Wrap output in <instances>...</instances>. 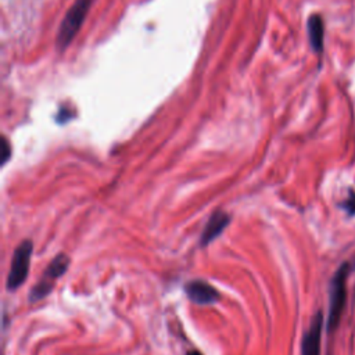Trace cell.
Returning a JSON list of instances; mask_svg holds the SVG:
<instances>
[{
    "label": "cell",
    "instance_id": "obj_1",
    "mask_svg": "<svg viewBox=\"0 0 355 355\" xmlns=\"http://www.w3.org/2000/svg\"><path fill=\"white\" fill-rule=\"evenodd\" d=\"M349 269H351L349 263L343 262L330 280L329 312H327V320H326V326L329 331L336 330L341 320V315L347 302V279L349 275Z\"/></svg>",
    "mask_w": 355,
    "mask_h": 355
},
{
    "label": "cell",
    "instance_id": "obj_2",
    "mask_svg": "<svg viewBox=\"0 0 355 355\" xmlns=\"http://www.w3.org/2000/svg\"><path fill=\"white\" fill-rule=\"evenodd\" d=\"M93 3L94 0H75L73 4L69 7V10L67 11V14L61 21L57 40H55L57 49L60 51L65 50L69 46V43L73 40V37L82 28V24L86 19L87 12L93 6Z\"/></svg>",
    "mask_w": 355,
    "mask_h": 355
},
{
    "label": "cell",
    "instance_id": "obj_3",
    "mask_svg": "<svg viewBox=\"0 0 355 355\" xmlns=\"http://www.w3.org/2000/svg\"><path fill=\"white\" fill-rule=\"evenodd\" d=\"M68 266H69V258L65 254H58L57 257H54L53 261L44 269L36 286L31 290L29 301L36 302L44 298L53 290L57 279H60L67 272Z\"/></svg>",
    "mask_w": 355,
    "mask_h": 355
},
{
    "label": "cell",
    "instance_id": "obj_4",
    "mask_svg": "<svg viewBox=\"0 0 355 355\" xmlns=\"http://www.w3.org/2000/svg\"><path fill=\"white\" fill-rule=\"evenodd\" d=\"M33 251V245L31 240H24L14 251L12 261L10 266V272L7 276V290H17L28 277L31 255Z\"/></svg>",
    "mask_w": 355,
    "mask_h": 355
},
{
    "label": "cell",
    "instance_id": "obj_5",
    "mask_svg": "<svg viewBox=\"0 0 355 355\" xmlns=\"http://www.w3.org/2000/svg\"><path fill=\"white\" fill-rule=\"evenodd\" d=\"M323 312L318 311L306 331L302 336L301 341V355H320V344H322V331H323Z\"/></svg>",
    "mask_w": 355,
    "mask_h": 355
},
{
    "label": "cell",
    "instance_id": "obj_6",
    "mask_svg": "<svg viewBox=\"0 0 355 355\" xmlns=\"http://www.w3.org/2000/svg\"><path fill=\"white\" fill-rule=\"evenodd\" d=\"M189 300L198 305H211L219 301L218 290L204 280H191L184 286Z\"/></svg>",
    "mask_w": 355,
    "mask_h": 355
},
{
    "label": "cell",
    "instance_id": "obj_7",
    "mask_svg": "<svg viewBox=\"0 0 355 355\" xmlns=\"http://www.w3.org/2000/svg\"><path fill=\"white\" fill-rule=\"evenodd\" d=\"M229 222H230V216L226 212H223V211L214 212L201 233V237H200L201 245L205 247L209 243H212L225 230V227L229 225Z\"/></svg>",
    "mask_w": 355,
    "mask_h": 355
},
{
    "label": "cell",
    "instance_id": "obj_8",
    "mask_svg": "<svg viewBox=\"0 0 355 355\" xmlns=\"http://www.w3.org/2000/svg\"><path fill=\"white\" fill-rule=\"evenodd\" d=\"M308 39L313 53L320 55L323 53V42H324V24L323 18L319 14H312L306 22Z\"/></svg>",
    "mask_w": 355,
    "mask_h": 355
},
{
    "label": "cell",
    "instance_id": "obj_9",
    "mask_svg": "<svg viewBox=\"0 0 355 355\" xmlns=\"http://www.w3.org/2000/svg\"><path fill=\"white\" fill-rule=\"evenodd\" d=\"M340 207H341L349 216H354V215H355V191H354V190H351V193L347 196V198L340 202Z\"/></svg>",
    "mask_w": 355,
    "mask_h": 355
},
{
    "label": "cell",
    "instance_id": "obj_10",
    "mask_svg": "<svg viewBox=\"0 0 355 355\" xmlns=\"http://www.w3.org/2000/svg\"><path fill=\"white\" fill-rule=\"evenodd\" d=\"M0 148H1V164H6L8 161V158L11 157V146L4 136L1 137Z\"/></svg>",
    "mask_w": 355,
    "mask_h": 355
},
{
    "label": "cell",
    "instance_id": "obj_11",
    "mask_svg": "<svg viewBox=\"0 0 355 355\" xmlns=\"http://www.w3.org/2000/svg\"><path fill=\"white\" fill-rule=\"evenodd\" d=\"M186 355H202L200 351H196V349H193V351H189Z\"/></svg>",
    "mask_w": 355,
    "mask_h": 355
}]
</instances>
